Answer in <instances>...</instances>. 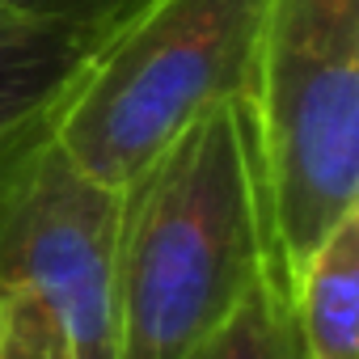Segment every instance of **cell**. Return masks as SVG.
Instances as JSON below:
<instances>
[{
    "mask_svg": "<svg viewBox=\"0 0 359 359\" xmlns=\"http://www.w3.org/2000/svg\"><path fill=\"white\" fill-rule=\"evenodd\" d=\"M9 5H22V9L47 13V18L72 22V26L89 30L93 39H102L118 18H127L140 5V0H9Z\"/></svg>",
    "mask_w": 359,
    "mask_h": 359,
    "instance_id": "9c48e42d",
    "label": "cell"
},
{
    "mask_svg": "<svg viewBox=\"0 0 359 359\" xmlns=\"http://www.w3.org/2000/svg\"><path fill=\"white\" fill-rule=\"evenodd\" d=\"M245 110L292 292L304 258L359 212V0H271Z\"/></svg>",
    "mask_w": 359,
    "mask_h": 359,
    "instance_id": "3957f363",
    "label": "cell"
},
{
    "mask_svg": "<svg viewBox=\"0 0 359 359\" xmlns=\"http://www.w3.org/2000/svg\"><path fill=\"white\" fill-rule=\"evenodd\" d=\"M93 43L72 22L0 0V169L47 135L51 110Z\"/></svg>",
    "mask_w": 359,
    "mask_h": 359,
    "instance_id": "5b68a950",
    "label": "cell"
},
{
    "mask_svg": "<svg viewBox=\"0 0 359 359\" xmlns=\"http://www.w3.org/2000/svg\"><path fill=\"white\" fill-rule=\"evenodd\" d=\"M283 279L245 97L173 135L118 191V359H191L258 279Z\"/></svg>",
    "mask_w": 359,
    "mask_h": 359,
    "instance_id": "6da1fadb",
    "label": "cell"
},
{
    "mask_svg": "<svg viewBox=\"0 0 359 359\" xmlns=\"http://www.w3.org/2000/svg\"><path fill=\"white\" fill-rule=\"evenodd\" d=\"M191 359H300L287 287L271 275L258 279Z\"/></svg>",
    "mask_w": 359,
    "mask_h": 359,
    "instance_id": "52a82bcc",
    "label": "cell"
},
{
    "mask_svg": "<svg viewBox=\"0 0 359 359\" xmlns=\"http://www.w3.org/2000/svg\"><path fill=\"white\" fill-rule=\"evenodd\" d=\"M271 0H140L85 55L51 110V140L123 191L199 114L245 97Z\"/></svg>",
    "mask_w": 359,
    "mask_h": 359,
    "instance_id": "7a4b0ae2",
    "label": "cell"
},
{
    "mask_svg": "<svg viewBox=\"0 0 359 359\" xmlns=\"http://www.w3.org/2000/svg\"><path fill=\"white\" fill-rule=\"evenodd\" d=\"M118 191L81 173L51 131L0 169V287L30 292L72 359H118Z\"/></svg>",
    "mask_w": 359,
    "mask_h": 359,
    "instance_id": "277c9868",
    "label": "cell"
},
{
    "mask_svg": "<svg viewBox=\"0 0 359 359\" xmlns=\"http://www.w3.org/2000/svg\"><path fill=\"white\" fill-rule=\"evenodd\" d=\"M300 359H359V212L304 258L287 292Z\"/></svg>",
    "mask_w": 359,
    "mask_h": 359,
    "instance_id": "8992f818",
    "label": "cell"
},
{
    "mask_svg": "<svg viewBox=\"0 0 359 359\" xmlns=\"http://www.w3.org/2000/svg\"><path fill=\"white\" fill-rule=\"evenodd\" d=\"M0 359H72L60 321L18 287H0Z\"/></svg>",
    "mask_w": 359,
    "mask_h": 359,
    "instance_id": "ba28073f",
    "label": "cell"
}]
</instances>
